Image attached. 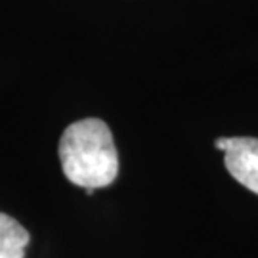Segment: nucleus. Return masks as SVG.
Returning a JSON list of instances; mask_svg holds the SVG:
<instances>
[{
  "instance_id": "obj_1",
  "label": "nucleus",
  "mask_w": 258,
  "mask_h": 258,
  "mask_svg": "<svg viewBox=\"0 0 258 258\" xmlns=\"http://www.w3.org/2000/svg\"><path fill=\"white\" fill-rule=\"evenodd\" d=\"M59 161L65 178L84 189L107 187L119 176L117 148L102 119L69 124L59 140Z\"/></svg>"
},
{
  "instance_id": "obj_2",
  "label": "nucleus",
  "mask_w": 258,
  "mask_h": 258,
  "mask_svg": "<svg viewBox=\"0 0 258 258\" xmlns=\"http://www.w3.org/2000/svg\"><path fill=\"white\" fill-rule=\"evenodd\" d=\"M214 148L224 151L228 172L258 195V138H218Z\"/></svg>"
},
{
  "instance_id": "obj_3",
  "label": "nucleus",
  "mask_w": 258,
  "mask_h": 258,
  "mask_svg": "<svg viewBox=\"0 0 258 258\" xmlns=\"http://www.w3.org/2000/svg\"><path fill=\"white\" fill-rule=\"evenodd\" d=\"M29 231L16 218L0 212V258H25Z\"/></svg>"
}]
</instances>
